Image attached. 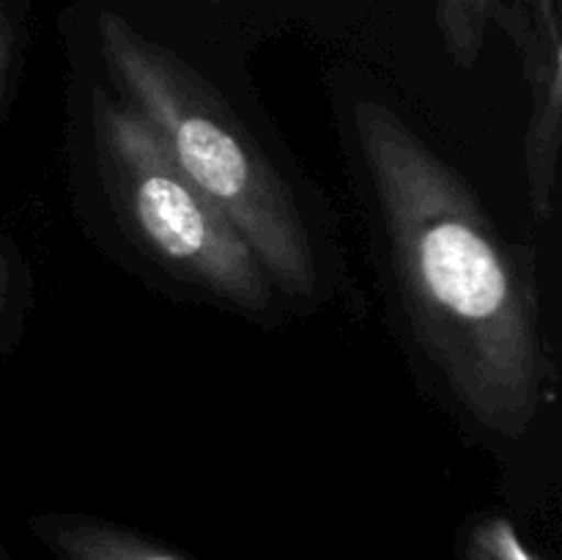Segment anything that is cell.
Here are the masks:
<instances>
[{
    "instance_id": "1",
    "label": "cell",
    "mask_w": 562,
    "mask_h": 560,
    "mask_svg": "<svg viewBox=\"0 0 562 560\" xmlns=\"http://www.w3.org/2000/svg\"><path fill=\"white\" fill-rule=\"evenodd\" d=\"M355 135L417 335L488 432L536 421L547 357L519 261L459 173L387 104L362 99Z\"/></svg>"
},
{
    "instance_id": "2",
    "label": "cell",
    "mask_w": 562,
    "mask_h": 560,
    "mask_svg": "<svg viewBox=\"0 0 562 560\" xmlns=\"http://www.w3.org/2000/svg\"><path fill=\"white\" fill-rule=\"evenodd\" d=\"M99 47L115 88L148 126L176 168L231 220L272 285L294 300L316 291L307 225L250 132L223 99L170 49L130 20L99 14Z\"/></svg>"
},
{
    "instance_id": "3",
    "label": "cell",
    "mask_w": 562,
    "mask_h": 560,
    "mask_svg": "<svg viewBox=\"0 0 562 560\" xmlns=\"http://www.w3.org/2000/svg\"><path fill=\"white\" fill-rule=\"evenodd\" d=\"M93 135L110 195L143 245L190 283L245 311H263L272 280L231 220L176 168L126 102L93 91Z\"/></svg>"
},
{
    "instance_id": "4",
    "label": "cell",
    "mask_w": 562,
    "mask_h": 560,
    "mask_svg": "<svg viewBox=\"0 0 562 560\" xmlns=\"http://www.w3.org/2000/svg\"><path fill=\"white\" fill-rule=\"evenodd\" d=\"M31 530L58 560H190L165 544L86 514H47Z\"/></svg>"
},
{
    "instance_id": "5",
    "label": "cell",
    "mask_w": 562,
    "mask_h": 560,
    "mask_svg": "<svg viewBox=\"0 0 562 560\" xmlns=\"http://www.w3.org/2000/svg\"><path fill=\"white\" fill-rule=\"evenodd\" d=\"M536 66V110L527 135V170L530 195L538 217H549L554 198V170L560 148V104H562V53L558 22L549 25V36L532 58Z\"/></svg>"
},
{
    "instance_id": "6",
    "label": "cell",
    "mask_w": 562,
    "mask_h": 560,
    "mask_svg": "<svg viewBox=\"0 0 562 560\" xmlns=\"http://www.w3.org/2000/svg\"><path fill=\"white\" fill-rule=\"evenodd\" d=\"M488 0H439V27L456 64L472 66L481 55Z\"/></svg>"
},
{
    "instance_id": "7",
    "label": "cell",
    "mask_w": 562,
    "mask_h": 560,
    "mask_svg": "<svg viewBox=\"0 0 562 560\" xmlns=\"http://www.w3.org/2000/svg\"><path fill=\"white\" fill-rule=\"evenodd\" d=\"M467 560H538L530 549L525 547L510 522L488 519L475 527L467 549Z\"/></svg>"
},
{
    "instance_id": "8",
    "label": "cell",
    "mask_w": 562,
    "mask_h": 560,
    "mask_svg": "<svg viewBox=\"0 0 562 560\" xmlns=\"http://www.w3.org/2000/svg\"><path fill=\"white\" fill-rule=\"evenodd\" d=\"M9 66H11V27H9V22L0 16V93H3V88H5Z\"/></svg>"
},
{
    "instance_id": "9",
    "label": "cell",
    "mask_w": 562,
    "mask_h": 560,
    "mask_svg": "<svg viewBox=\"0 0 562 560\" xmlns=\"http://www.w3.org/2000/svg\"><path fill=\"white\" fill-rule=\"evenodd\" d=\"M9 289H11V261L0 253V311H3Z\"/></svg>"
},
{
    "instance_id": "10",
    "label": "cell",
    "mask_w": 562,
    "mask_h": 560,
    "mask_svg": "<svg viewBox=\"0 0 562 560\" xmlns=\"http://www.w3.org/2000/svg\"><path fill=\"white\" fill-rule=\"evenodd\" d=\"M0 560H3V558H0Z\"/></svg>"
}]
</instances>
